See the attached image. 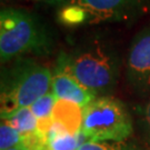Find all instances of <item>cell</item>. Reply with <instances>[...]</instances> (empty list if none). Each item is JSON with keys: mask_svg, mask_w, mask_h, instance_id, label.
Masks as SVG:
<instances>
[{"mask_svg": "<svg viewBox=\"0 0 150 150\" xmlns=\"http://www.w3.org/2000/svg\"><path fill=\"white\" fill-rule=\"evenodd\" d=\"M5 120L15 128L23 137V140L29 139L38 134V120L31 111L30 107L22 108Z\"/></svg>", "mask_w": 150, "mask_h": 150, "instance_id": "obj_10", "label": "cell"}, {"mask_svg": "<svg viewBox=\"0 0 150 150\" xmlns=\"http://www.w3.org/2000/svg\"><path fill=\"white\" fill-rule=\"evenodd\" d=\"M9 150H27V147L25 145H20L18 146V147H15V148H11Z\"/></svg>", "mask_w": 150, "mask_h": 150, "instance_id": "obj_14", "label": "cell"}, {"mask_svg": "<svg viewBox=\"0 0 150 150\" xmlns=\"http://www.w3.org/2000/svg\"><path fill=\"white\" fill-rule=\"evenodd\" d=\"M145 120H146V125H147V131H148V136H149V139H150V101L148 102V105L146 106Z\"/></svg>", "mask_w": 150, "mask_h": 150, "instance_id": "obj_13", "label": "cell"}, {"mask_svg": "<svg viewBox=\"0 0 150 150\" xmlns=\"http://www.w3.org/2000/svg\"><path fill=\"white\" fill-rule=\"evenodd\" d=\"M60 5L58 18L67 26L98 23L119 18L134 0H51Z\"/></svg>", "mask_w": 150, "mask_h": 150, "instance_id": "obj_5", "label": "cell"}, {"mask_svg": "<svg viewBox=\"0 0 150 150\" xmlns=\"http://www.w3.org/2000/svg\"><path fill=\"white\" fill-rule=\"evenodd\" d=\"M23 145V137L9 123L1 120L0 125V150H9Z\"/></svg>", "mask_w": 150, "mask_h": 150, "instance_id": "obj_11", "label": "cell"}, {"mask_svg": "<svg viewBox=\"0 0 150 150\" xmlns=\"http://www.w3.org/2000/svg\"><path fill=\"white\" fill-rule=\"evenodd\" d=\"M83 109L71 101L57 99L52 112L54 123L70 134H81Z\"/></svg>", "mask_w": 150, "mask_h": 150, "instance_id": "obj_8", "label": "cell"}, {"mask_svg": "<svg viewBox=\"0 0 150 150\" xmlns=\"http://www.w3.org/2000/svg\"><path fill=\"white\" fill-rule=\"evenodd\" d=\"M83 139L86 138L82 134H70L54 123L47 137L45 150H78L86 142Z\"/></svg>", "mask_w": 150, "mask_h": 150, "instance_id": "obj_9", "label": "cell"}, {"mask_svg": "<svg viewBox=\"0 0 150 150\" xmlns=\"http://www.w3.org/2000/svg\"><path fill=\"white\" fill-rule=\"evenodd\" d=\"M78 150H138L123 141H91L88 140Z\"/></svg>", "mask_w": 150, "mask_h": 150, "instance_id": "obj_12", "label": "cell"}, {"mask_svg": "<svg viewBox=\"0 0 150 150\" xmlns=\"http://www.w3.org/2000/svg\"><path fill=\"white\" fill-rule=\"evenodd\" d=\"M51 92L57 99L67 100L82 109L96 99V93L82 86L70 68L69 59L60 58L51 80Z\"/></svg>", "mask_w": 150, "mask_h": 150, "instance_id": "obj_6", "label": "cell"}, {"mask_svg": "<svg viewBox=\"0 0 150 150\" xmlns=\"http://www.w3.org/2000/svg\"><path fill=\"white\" fill-rule=\"evenodd\" d=\"M45 36L36 20L26 11L4 9L0 12V58L5 62L18 56L39 50Z\"/></svg>", "mask_w": 150, "mask_h": 150, "instance_id": "obj_3", "label": "cell"}, {"mask_svg": "<svg viewBox=\"0 0 150 150\" xmlns=\"http://www.w3.org/2000/svg\"><path fill=\"white\" fill-rule=\"evenodd\" d=\"M128 80L139 91L150 92V28L131 42L127 59Z\"/></svg>", "mask_w": 150, "mask_h": 150, "instance_id": "obj_7", "label": "cell"}, {"mask_svg": "<svg viewBox=\"0 0 150 150\" xmlns=\"http://www.w3.org/2000/svg\"><path fill=\"white\" fill-rule=\"evenodd\" d=\"M52 74L40 64H25L13 69L2 81L0 113L7 119L22 108L30 107L51 89Z\"/></svg>", "mask_w": 150, "mask_h": 150, "instance_id": "obj_1", "label": "cell"}, {"mask_svg": "<svg viewBox=\"0 0 150 150\" xmlns=\"http://www.w3.org/2000/svg\"><path fill=\"white\" fill-rule=\"evenodd\" d=\"M127 109L117 99L96 98L82 112L81 134L91 141H125L132 134Z\"/></svg>", "mask_w": 150, "mask_h": 150, "instance_id": "obj_2", "label": "cell"}, {"mask_svg": "<svg viewBox=\"0 0 150 150\" xmlns=\"http://www.w3.org/2000/svg\"><path fill=\"white\" fill-rule=\"evenodd\" d=\"M68 59L78 81L95 93L109 89L116 81L117 61L101 43H91Z\"/></svg>", "mask_w": 150, "mask_h": 150, "instance_id": "obj_4", "label": "cell"}]
</instances>
